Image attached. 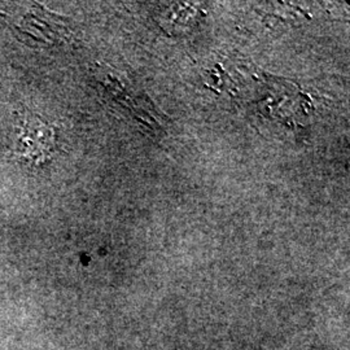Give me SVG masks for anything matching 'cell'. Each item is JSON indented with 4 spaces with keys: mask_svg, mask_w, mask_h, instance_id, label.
Listing matches in <instances>:
<instances>
[{
    "mask_svg": "<svg viewBox=\"0 0 350 350\" xmlns=\"http://www.w3.org/2000/svg\"><path fill=\"white\" fill-rule=\"evenodd\" d=\"M17 144L23 159L33 163H44L53 150V130L39 116L27 114L21 122Z\"/></svg>",
    "mask_w": 350,
    "mask_h": 350,
    "instance_id": "6da1fadb",
    "label": "cell"
}]
</instances>
